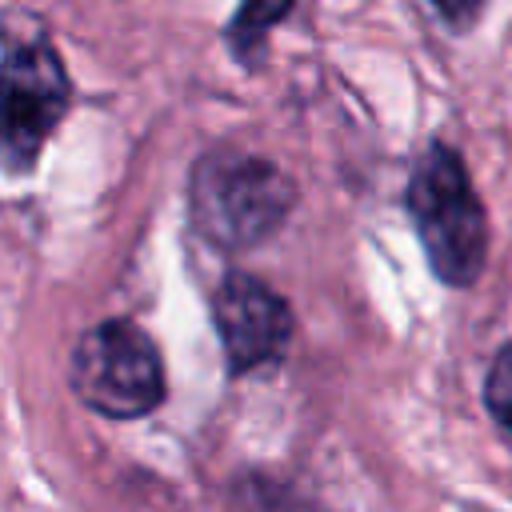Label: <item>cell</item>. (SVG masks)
Listing matches in <instances>:
<instances>
[{
    "mask_svg": "<svg viewBox=\"0 0 512 512\" xmlns=\"http://www.w3.org/2000/svg\"><path fill=\"white\" fill-rule=\"evenodd\" d=\"M72 104V84L52 40L32 28L4 36L0 56V168L24 176L36 168L48 136Z\"/></svg>",
    "mask_w": 512,
    "mask_h": 512,
    "instance_id": "3957f363",
    "label": "cell"
},
{
    "mask_svg": "<svg viewBox=\"0 0 512 512\" xmlns=\"http://www.w3.org/2000/svg\"><path fill=\"white\" fill-rule=\"evenodd\" d=\"M296 184L268 156L212 148L188 176V212L200 240L224 252L264 244L292 212Z\"/></svg>",
    "mask_w": 512,
    "mask_h": 512,
    "instance_id": "6da1fadb",
    "label": "cell"
},
{
    "mask_svg": "<svg viewBox=\"0 0 512 512\" xmlns=\"http://www.w3.org/2000/svg\"><path fill=\"white\" fill-rule=\"evenodd\" d=\"M212 324L232 376L272 368L292 340L288 304L256 276L232 272L212 296Z\"/></svg>",
    "mask_w": 512,
    "mask_h": 512,
    "instance_id": "5b68a950",
    "label": "cell"
},
{
    "mask_svg": "<svg viewBox=\"0 0 512 512\" xmlns=\"http://www.w3.org/2000/svg\"><path fill=\"white\" fill-rule=\"evenodd\" d=\"M292 4H296V0H244V4L236 8V16H232L228 32H224L232 56H236L240 64H256V56H260L268 32L292 12Z\"/></svg>",
    "mask_w": 512,
    "mask_h": 512,
    "instance_id": "8992f818",
    "label": "cell"
},
{
    "mask_svg": "<svg viewBox=\"0 0 512 512\" xmlns=\"http://www.w3.org/2000/svg\"><path fill=\"white\" fill-rule=\"evenodd\" d=\"M408 216L432 272L452 288H468L488 256V220L464 160L448 144H432L416 160L408 176Z\"/></svg>",
    "mask_w": 512,
    "mask_h": 512,
    "instance_id": "7a4b0ae2",
    "label": "cell"
},
{
    "mask_svg": "<svg viewBox=\"0 0 512 512\" xmlns=\"http://www.w3.org/2000/svg\"><path fill=\"white\" fill-rule=\"evenodd\" d=\"M68 384L84 408L108 420H136L164 400V364L140 324L104 320L76 340Z\"/></svg>",
    "mask_w": 512,
    "mask_h": 512,
    "instance_id": "277c9868",
    "label": "cell"
},
{
    "mask_svg": "<svg viewBox=\"0 0 512 512\" xmlns=\"http://www.w3.org/2000/svg\"><path fill=\"white\" fill-rule=\"evenodd\" d=\"M484 400H488V412L496 416V424L504 428V436L512 444V344L492 360L488 380H484Z\"/></svg>",
    "mask_w": 512,
    "mask_h": 512,
    "instance_id": "52a82bcc",
    "label": "cell"
},
{
    "mask_svg": "<svg viewBox=\"0 0 512 512\" xmlns=\"http://www.w3.org/2000/svg\"><path fill=\"white\" fill-rule=\"evenodd\" d=\"M432 4L440 8V16H444V20L464 24V20H472V16L480 12V4H484V0H432Z\"/></svg>",
    "mask_w": 512,
    "mask_h": 512,
    "instance_id": "ba28073f",
    "label": "cell"
}]
</instances>
